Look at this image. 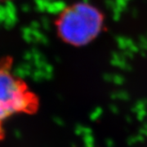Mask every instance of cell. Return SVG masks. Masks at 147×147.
<instances>
[{
    "label": "cell",
    "instance_id": "6da1fadb",
    "mask_svg": "<svg viewBox=\"0 0 147 147\" xmlns=\"http://www.w3.org/2000/svg\"><path fill=\"white\" fill-rule=\"evenodd\" d=\"M13 59L0 57V142L6 138V127L16 116L32 115L40 105L38 96L14 71Z\"/></svg>",
    "mask_w": 147,
    "mask_h": 147
},
{
    "label": "cell",
    "instance_id": "7a4b0ae2",
    "mask_svg": "<svg viewBox=\"0 0 147 147\" xmlns=\"http://www.w3.org/2000/svg\"><path fill=\"white\" fill-rule=\"evenodd\" d=\"M100 11L88 3H78L62 10L56 19L58 36L64 42L82 46L92 41L103 26Z\"/></svg>",
    "mask_w": 147,
    "mask_h": 147
},
{
    "label": "cell",
    "instance_id": "3957f363",
    "mask_svg": "<svg viewBox=\"0 0 147 147\" xmlns=\"http://www.w3.org/2000/svg\"><path fill=\"white\" fill-rule=\"evenodd\" d=\"M10 0H0V3H6V2H8Z\"/></svg>",
    "mask_w": 147,
    "mask_h": 147
}]
</instances>
